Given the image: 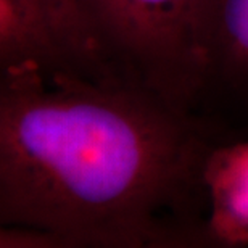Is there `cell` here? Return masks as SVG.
Wrapping results in <instances>:
<instances>
[{"instance_id": "cell-1", "label": "cell", "mask_w": 248, "mask_h": 248, "mask_svg": "<svg viewBox=\"0 0 248 248\" xmlns=\"http://www.w3.org/2000/svg\"><path fill=\"white\" fill-rule=\"evenodd\" d=\"M198 118L115 76L0 69V222L62 247L208 248Z\"/></svg>"}, {"instance_id": "cell-2", "label": "cell", "mask_w": 248, "mask_h": 248, "mask_svg": "<svg viewBox=\"0 0 248 248\" xmlns=\"http://www.w3.org/2000/svg\"><path fill=\"white\" fill-rule=\"evenodd\" d=\"M76 7L103 74L195 116L203 0H76Z\"/></svg>"}, {"instance_id": "cell-3", "label": "cell", "mask_w": 248, "mask_h": 248, "mask_svg": "<svg viewBox=\"0 0 248 248\" xmlns=\"http://www.w3.org/2000/svg\"><path fill=\"white\" fill-rule=\"evenodd\" d=\"M195 116L219 140L248 137V0H203Z\"/></svg>"}, {"instance_id": "cell-4", "label": "cell", "mask_w": 248, "mask_h": 248, "mask_svg": "<svg viewBox=\"0 0 248 248\" xmlns=\"http://www.w3.org/2000/svg\"><path fill=\"white\" fill-rule=\"evenodd\" d=\"M211 247L248 245V137L216 142L203 163Z\"/></svg>"}, {"instance_id": "cell-5", "label": "cell", "mask_w": 248, "mask_h": 248, "mask_svg": "<svg viewBox=\"0 0 248 248\" xmlns=\"http://www.w3.org/2000/svg\"><path fill=\"white\" fill-rule=\"evenodd\" d=\"M32 62L66 66L52 41L41 0H0V69Z\"/></svg>"}, {"instance_id": "cell-6", "label": "cell", "mask_w": 248, "mask_h": 248, "mask_svg": "<svg viewBox=\"0 0 248 248\" xmlns=\"http://www.w3.org/2000/svg\"><path fill=\"white\" fill-rule=\"evenodd\" d=\"M58 57L69 68L91 74H103L89 48L76 0H41Z\"/></svg>"}, {"instance_id": "cell-7", "label": "cell", "mask_w": 248, "mask_h": 248, "mask_svg": "<svg viewBox=\"0 0 248 248\" xmlns=\"http://www.w3.org/2000/svg\"><path fill=\"white\" fill-rule=\"evenodd\" d=\"M62 244L55 237L24 227L0 222V248H58Z\"/></svg>"}]
</instances>
